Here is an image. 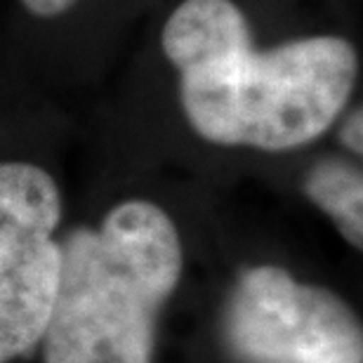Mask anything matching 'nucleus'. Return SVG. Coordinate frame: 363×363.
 <instances>
[{
  "label": "nucleus",
  "mask_w": 363,
  "mask_h": 363,
  "mask_svg": "<svg viewBox=\"0 0 363 363\" xmlns=\"http://www.w3.org/2000/svg\"><path fill=\"white\" fill-rule=\"evenodd\" d=\"M60 257L45 363H151L158 316L184 267L168 213L125 201L97 229L64 238Z\"/></svg>",
  "instance_id": "f257e3e1"
},
{
  "label": "nucleus",
  "mask_w": 363,
  "mask_h": 363,
  "mask_svg": "<svg viewBox=\"0 0 363 363\" xmlns=\"http://www.w3.org/2000/svg\"><path fill=\"white\" fill-rule=\"evenodd\" d=\"M357 52L316 35L255 52L252 40L179 74L186 121L224 147L286 151L328 130L357 83Z\"/></svg>",
  "instance_id": "f03ea898"
},
{
  "label": "nucleus",
  "mask_w": 363,
  "mask_h": 363,
  "mask_svg": "<svg viewBox=\"0 0 363 363\" xmlns=\"http://www.w3.org/2000/svg\"><path fill=\"white\" fill-rule=\"evenodd\" d=\"M55 179L31 163H0V363L43 340L60 281Z\"/></svg>",
  "instance_id": "7ed1b4c3"
},
{
  "label": "nucleus",
  "mask_w": 363,
  "mask_h": 363,
  "mask_svg": "<svg viewBox=\"0 0 363 363\" xmlns=\"http://www.w3.org/2000/svg\"><path fill=\"white\" fill-rule=\"evenodd\" d=\"M238 354L262 363H363V333L342 297L297 283L279 267H255L227 314Z\"/></svg>",
  "instance_id": "20e7f679"
},
{
  "label": "nucleus",
  "mask_w": 363,
  "mask_h": 363,
  "mask_svg": "<svg viewBox=\"0 0 363 363\" xmlns=\"http://www.w3.org/2000/svg\"><path fill=\"white\" fill-rule=\"evenodd\" d=\"M250 43L248 21L231 0H184L163 28V50L179 74Z\"/></svg>",
  "instance_id": "39448f33"
},
{
  "label": "nucleus",
  "mask_w": 363,
  "mask_h": 363,
  "mask_svg": "<svg viewBox=\"0 0 363 363\" xmlns=\"http://www.w3.org/2000/svg\"><path fill=\"white\" fill-rule=\"evenodd\" d=\"M304 191L335 222L354 248L363 245V177L361 170L345 161H321L309 172Z\"/></svg>",
  "instance_id": "423d86ee"
},
{
  "label": "nucleus",
  "mask_w": 363,
  "mask_h": 363,
  "mask_svg": "<svg viewBox=\"0 0 363 363\" xmlns=\"http://www.w3.org/2000/svg\"><path fill=\"white\" fill-rule=\"evenodd\" d=\"M363 116H361V108H357L354 113H350V118L345 121L342 130H340V140H342V144L350 151H354V154H361L363 151Z\"/></svg>",
  "instance_id": "0eeeda50"
},
{
  "label": "nucleus",
  "mask_w": 363,
  "mask_h": 363,
  "mask_svg": "<svg viewBox=\"0 0 363 363\" xmlns=\"http://www.w3.org/2000/svg\"><path fill=\"white\" fill-rule=\"evenodd\" d=\"M24 3L38 17H57V14L67 12L76 0H24Z\"/></svg>",
  "instance_id": "6e6552de"
}]
</instances>
